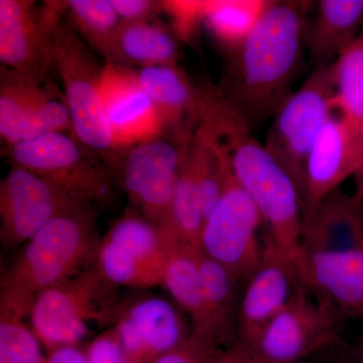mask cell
<instances>
[{"mask_svg":"<svg viewBox=\"0 0 363 363\" xmlns=\"http://www.w3.org/2000/svg\"><path fill=\"white\" fill-rule=\"evenodd\" d=\"M209 0L161 1V11L169 16L176 38L192 44L204 26Z\"/></svg>","mask_w":363,"mask_h":363,"instance_id":"cell-31","label":"cell"},{"mask_svg":"<svg viewBox=\"0 0 363 363\" xmlns=\"http://www.w3.org/2000/svg\"><path fill=\"white\" fill-rule=\"evenodd\" d=\"M80 206L88 205L72 199L32 172L13 166L0 182L2 245L20 247L60 214Z\"/></svg>","mask_w":363,"mask_h":363,"instance_id":"cell-13","label":"cell"},{"mask_svg":"<svg viewBox=\"0 0 363 363\" xmlns=\"http://www.w3.org/2000/svg\"><path fill=\"white\" fill-rule=\"evenodd\" d=\"M199 248L177 238L164 271V285L193 323V334L218 343L208 312L199 269Z\"/></svg>","mask_w":363,"mask_h":363,"instance_id":"cell-24","label":"cell"},{"mask_svg":"<svg viewBox=\"0 0 363 363\" xmlns=\"http://www.w3.org/2000/svg\"><path fill=\"white\" fill-rule=\"evenodd\" d=\"M100 92L114 147L124 150L164 135L161 118L135 70L104 62Z\"/></svg>","mask_w":363,"mask_h":363,"instance_id":"cell-16","label":"cell"},{"mask_svg":"<svg viewBox=\"0 0 363 363\" xmlns=\"http://www.w3.org/2000/svg\"><path fill=\"white\" fill-rule=\"evenodd\" d=\"M175 33L157 16L121 21L105 62L128 68L178 65L179 43Z\"/></svg>","mask_w":363,"mask_h":363,"instance_id":"cell-23","label":"cell"},{"mask_svg":"<svg viewBox=\"0 0 363 363\" xmlns=\"http://www.w3.org/2000/svg\"><path fill=\"white\" fill-rule=\"evenodd\" d=\"M135 73L161 118L164 135L190 138L200 121L201 89L178 65L145 67Z\"/></svg>","mask_w":363,"mask_h":363,"instance_id":"cell-20","label":"cell"},{"mask_svg":"<svg viewBox=\"0 0 363 363\" xmlns=\"http://www.w3.org/2000/svg\"><path fill=\"white\" fill-rule=\"evenodd\" d=\"M50 133L75 136L63 91L48 76L1 67L0 135L6 147Z\"/></svg>","mask_w":363,"mask_h":363,"instance_id":"cell-11","label":"cell"},{"mask_svg":"<svg viewBox=\"0 0 363 363\" xmlns=\"http://www.w3.org/2000/svg\"><path fill=\"white\" fill-rule=\"evenodd\" d=\"M124 363H150L186 340L181 317L162 298H145L125 306L116 325Z\"/></svg>","mask_w":363,"mask_h":363,"instance_id":"cell-19","label":"cell"},{"mask_svg":"<svg viewBox=\"0 0 363 363\" xmlns=\"http://www.w3.org/2000/svg\"><path fill=\"white\" fill-rule=\"evenodd\" d=\"M171 218L172 228L176 235L184 242L200 248L204 216L188 149L177 180L172 201Z\"/></svg>","mask_w":363,"mask_h":363,"instance_id":"cell-29","label":"cell"},{"mask_svg":"<svg viewBox=\"0 0 363 363\" xmlns=\"http://www.w3.org/2000/svg\"><path fill=\"white\" fill-rule=\"evenodd\" d=\"M245 350H247V352L248 363H279L267 362V360L262 359V358H259V357H257V355L253 354L252 351L248 350L247 347H245Z\"/></svg>","mask_w":363,"mask_h":363,"instance_id":"cell-38","label":"cell"},{"mask_svg":"<svg viewBox=\"0 0 363 363\" xmlns=\"http://www.w3.org/2000/svg\"><path fill=\"white\" fill-rule=\"evenodd\" d=\"M301 284L295 259L267 236L262 259L248 276L238 302L236 320L243 346L252 345Z\"/></svg>","mask_w":363,"mask_h":363,"instance_id":"cell-15","label":"cell"},{"mask_svg":"<svg viewBox=\"0 0 363 363\" xmlns=\"http://www.w3.org/2000/svg\"><path fill=\"white\" fill-rule=\"evenodd\" d=\"M359 38H360V39L363 40V23H362V30H360Z\"/></svg>","mask_w":363,"mask_h":363,"instance_id":"cell-39","label":"cell"},{"mask_svg":"<svg viewBox=\"0 0 363 363\" xmlns=\"http://www.w3.org/2000/svg\"><path fill=\"white\" fill-rule=\"evenodd\" d=\"M0 363L45 362L39 338L28 328L23 317L0 311Z\"/></svg>","mask_w":363,"mask_h":363,"instance_id":"cell-30","label":"cell"},{"mask_svg":"<svg viewBox=\"0 0 363 363\" xmlns=\"http://www.w3.org/2000/svg\"><path fill=\"white\" fill-rule=\"evenodd\" d=\"M269 0H209L204 26L231 55L250 37Z\"/></svg>","mask_w":363,"mask_h":363,"instance_id":"cell-25","label":"cell"},{"mask_svg":"<svg viewBox=\"0 0 363 363\" xmlns=\"http://www.w3.org/2000/svg\"><path fill=\"white\" fill-rule=\"evenodd\" d=\"M208 107L230 150L236 180L267 224V238L296 259L304 222L297 187L218 91L210 95Z\"/></svg>","mask_w":363,"mask_h":363,"instance_id":"cell-2","label":"cell"},{"mask_svg":"<svg viewBox=\"0 0 363 363\" xmlns=\"http://www.w3.org/2000/svg\"><path fill=\"white\" fill-rule=\"evenodd\" d=\"M190 138L160 136L124 150L118 173L128 199L142 216L172 228V201Z\"/></svg>","mask_w":363,"mask_h":363,"instance_id":"cell-10","label":"cell"},{"mask_svg":"<svg viewBox=\"0 0 363 363\" xmlns=\"http://www.w3.org/2000/svg\"><path fill=\"white\" fill-rule=\"evenodd\" d=\"M360 363H363V355H362V360H360Z\"/></svg>","mask_w":363,"mask_h":363,"instance_id":"cell-40","label":"cell"},{"mask_svg":"<svg viewBox=\"0 0 363 363\" xmlns=\"http://www.w3.org/2000/svg\"><path fill=\"white\" fill-rule=\"evenodd\" d=\"M89 150L75 136L45 133L7 147L11 166L32 172L72 199L94 207L109 201L112 194L108 169L93 161Z\"/></svg>","mask_w":363,"mask_h":363,"instance_id":"cell-7","label":"cell"},{"mask_svg":"<svg viewBox=\"0 0 363 363\" xmlns=\"http://www.w3.org/2000/svg\"><path fill=\"white\" fill-rule=\"evenodd\" d=\"M311 7L310 1L269 0L250 37L228 56L218 91L250 130L274 118L292 95Z\"/></svg>","mask_w":363,"mask_h":363,"instance_id":"cell-1","label":"cell"},{"mask_svg":"<svg viewBox=\"0 0 363 363\" xmlns=\"http://www.w3.org/2000/svg\"><path fill=\"white\" fill-rule=\"evenodd\" d=\"M86 353L88 363H124L123 348L116 327L97 336Z\"/></svg>","mask_w":363,"mask_h":363,"instance_id":"cell-33","label":"cell"},{"mask_svg":"<svg viewBox=\"0 0 363 363\" xmlns=\"http://www.w3.org/2000/svg\"><path fill=\"white\" fill-rule=\"evenodd\" d=\"M45 362H38V363H45Z\"/></svg>","mask_w":363,"mask_h":363,"instance_id":"cell-41","label":"cell"},{"mask_svg":"<svg viewBox=\"0 0 363 363\" xmlns=\"http://www.w3.org/2000/svg\"><path fill=\"white\" fill-rule=\"evenodd\" d=\"M354 180L355 191L353 196H354V198L357 201L363 203V157L362 164H360L357 173L355 174Z\"/></svg>","mask_w":363,"mask_h":363,"instance_id":"cell-37","label":"cell"},{"mask_svg":"<svg viewBox=\"0 0 363 363\" xmlns=\"http://www.w3.org/2000/svg\"><path fill=\"white\" fill-rule=\"evenodd\" d=\"M177 238L174 231L140 214H126L100 240L95 259L97 269L116 286L145 289L162 285Z\"/></svg>","mask_w":363,"mask_h":363,"instance_id":"cell-8","label":"cell"},{"mask_svg":"<svg viewBox=\"0 0 363 363\" xmlns=\"http://www.w3.org/2000/svg\"><path fill=\"white\" fill-rule=\"evenodd\" d=\"M332 107L363 138V40L358 39L334 62Z\"/></svg>","mask_w":363,"mask_h":363,"instance_id":"cell-26","label":"cell"},{"mask_svg":"<svg viewBox=\"0 0 363 363\" xmlns=\"http://www.w3.org/2000/svg\"><path fill=\"white\" fill-rule=\"evenodd\" d=\"M295 262L306 286L344 316L363 320V248L335 252L298 250Z\"/></svg>","mask_w":363,"mask_h":363,"instance_id":"cell-18","label":"cell"},{"mask_svg":"<svg viewBox=\"0 0 363 363\" xmlns=\"http://www.w3.org/2000/svg\"><path fill=\"white\" fill-rule=\"evenodd\" d=\"M45 363H88L87 353L83 352L77 346H63L50 352Z\"/></svg>","mask_w":363,"mask_h":363,"instance_id":"cell-35","label":"cell"},{"mask_svg":"<svg viewBox=\"0 0 363 363\" xmlns=\"http://www.w3.org/2000/svg\"><path fill=\"white\" fill-rule=\"evenodd\" d=\"M262 218L231 169L220 199L203 225L200 250L226 267L234 278H248L262 259L257 231Z\"/></svg>","mask_w":363,"mask_h":363,"instance_id":"cell-12","label":"cell"},{"mask_svg":"<svg viewBox=\"0 0 363 363\" xmlns=\"http://www.w3.org/2000/svg\"><path fill=\"white\" fill-rule=\"evenodd\" d=\"M99 245L93 207L60 214L26 243L6 272L1 281L0 311L30 316L35 298L84 272L91 257L96 259Z\"/></svg>","mask_w":363,"mask_h":363,"instance_id":"cell-3","label":"cell"},{"mask_svg":"<svg viewBox=\"0 0 363 363\" xmlns=\"http://www.w3.org/2000/svg\"><path fill=\"white\" fill-rule=\"evenodd\" d=\"M215 363H248L247 350L241 345L238 350L221 355Z\"/></svg>","mask_w":363,"mask_h":363,"instance_id":"cell-36","label":"cell"},{"mask_svg":"<svg viewBox=\"0 0 363 363\" xmlns=\"http://www.w3.org/2000/svg\"><path fill=\"white\" fill-rule=\"evenodd\" d=\"M345 318L302 283L289 304L247 348L267 362L300 363L336 342Z\"/></svg>","mask_w":363,"mask_h":363,"instance_id":"cell-9","label":"cell"},{"mask_svg":"<svg viewBox=\"0 0 363 363\" xmlns=\"http://www.w3.org/2000/svg\"><path fill=\"white\" fill-rule=\"evenodd\" d=\"M58 4L72 28L106 60L121 23L111 0H70Z\"/></svg>","mask_w":363,"mask_h":363,"instance_id":"cell-27","label":"cell"},{"mask_svg":"<svg viewBox=\"0 0 363 363\" xmlns=\"http://www.w3.org/2000/svg\"><path fill=\"white\" fill-rule=\"evenodd\" d=\"M362 23L363 0L318 1L312 18H306L304 28V45L315 68L331 65L354 44L359 39Z\"/></svg>","mask_w":363,"mask_h":363,"instance_id":"cell-22","label":"cell"},{"mask_svg":"<svg viewBox=\"0 0 363 363\" xmlns=\"http://www.w3.org/2000/svg\"><path fill=\"white\" fill-rule=\"evenodd\" d=\"M121 21H138L157 16L162 13L161 1L152 0H111Z\"/></svg>","mask_w":363,"mask_h":363,"instance_id":"cell-34","label":"cell"},{"mask_svg":"<svg viewBox=\"0 0 363 363\" xmlns=\"http://www.w3.org/2000/svg\"><path fill=\"white\" fill-rule=\"evenodd\" d=\"M199 269L203 294L215 335L219 341L238 315L236 286L238 281L225 267L205 255L199 248Z\"/></svg>","mask_w":363,"mask_h":363,"instance_id":"cell-28","label":"cell"},{"mask_svg":"<svg viewBox=\"0 0 363 363\" xmlns=\"http://www.w3.org/2000/svg\"><path fill=\"white\" fill-rule=\"evenodd\" d=\"M114 286L95 267L40 293L30 318L45 350L76 345L93 326L116 324L125 306L117 302Z\"/></svg>","mask_w":363,"mask_h":363,"instance_id":"cell-5","label":"cell"},{"mask_svg":"<svg viewBox=\"0 0 363 363\" xmlns=\"http://www.w3.org/2000/svg\"><path fill=\"white\" fill-rule=\"evenodd\" d=\"M363 138L333 112L320 130L307 161L304 218L327 196L354 177L362 164Z\"/></svg>","mask_w":363,"mask_h":363,"instance_id":"cell-17","label":"cell"},{"mask_svg":"<svg viewBox=\"0 0 363 363\" xmlns=\"http://www.w3.org/2000/svg\"><path fill=\"white\" fill-rule=\"evenodd\" d=\"M216 346L213 341L191 333L180 345L150 363H215L221 357Z\"/></svg>","mask_w":363,"mask_h":363,"instance_id":"cell-32","label":"cell"},{"mask_svg":"<svg viewBox=\"0 0 363 363\" xmlns=\"http://www.w3.org/2000/svg\"><path fill=\"white\" fill-rule=\"evenodd\" d=\"M58 2L0 0V62L11 70L48 76L52 69Z\"/></svg>","mask_w":363,"mask_h":363,"instance_id":"cell-14","label":"cell"},{"mask_svg":"<svg viewBox=\"0 0 363 363\" xmlns=\"http://www.w3.org/2000/svg\"><path fill=\"white\" fill-rule=\"evenodd\" d=\"M362 206L363 203L341 189L327 196L305 217L298 250L335 252L363 248Z\"/></svg>","mask_w":363,"mask_h":363,"instance_id":"cell-21","label":"cell"},{"mask_svg":"<svg viewBox=\"0 0 363 363\" xmlns=\"http://www.w3.org/2000/svg\"><path fill=\"white\" fill-rule=\"evenodd\" d=\"M92 50L60 13L55 26L52 69L61 81L74 135L101 157L107 168L117 171L123 155L114 147L100 92L104 63Z\"/></svg>","mask_w":363,"mask_h":363,"instance_id":"cell-4","label":"cell"},{"mask_svg":"<svg viewBox=\"0 0 363 363\" xmlns=\"http://www.w3.org/2000/svg\"><path fill=\"white\" fill-rule=\"evenodd\" d=\"M334 63L316 69L286 99L267 131L264 145L292 179L306 205L307 161L315 140L333 113Z\"/></svg>","mask_w":363,"mask_h":363,"instance_id":"cell-6","label":"cell"}]
</instances>
